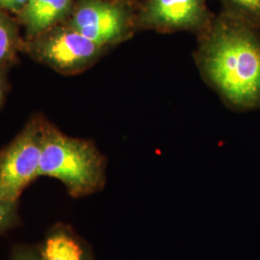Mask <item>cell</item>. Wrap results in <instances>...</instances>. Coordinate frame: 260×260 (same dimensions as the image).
Masks as SVG:
<instances>
[{
  "label": "cell",
  "mask_w": 260,
  "mask_h": 260,
  "mask_svg": "<svg viewBox=\"0 0 260 260\" xmlns=\"http://www.w3.org/2000/svg\"><path fill=\"white\" fill-rule=\"evenodd\" d=\"M19 222V202L0 199V234L16 226Z\"/></svg>",
  "instance_id": "8fae6325"
},
{
  "label": "cell",
  "mask_w": 260,
  "mask_h": 260,
  "mask_svg": "<svg viewBox=\"0 0 260 260\" xmlns=\"http://www.w3.org/2000/svg\"><path fill=\"white\" fill-rule=\"evenodd\" d=\"M7 72L8 71H1L0 72V108L2 107L3 103L5 102L7 92H8Z\"/></svg>",
  "instance_id": "5bb4252c"
},
{
  "label": "cell",
  "mask_w": 260,
  "mask_h": 260,
  "mask_svg": "<svg viewBox=\"0 0 260 260\" xmlns=\"http://www.w3.org/2000/svg\"><path fill=\"white\" fill-rule=\"evenodd\" d=\"M19 26L17 19L0 9V72L8 71L22 51L24 37L20 35Z\"/></svg>",
  "instance_id": "9c48e42d"
},
{
  "label": "cell",
  "mask_w": 260,
  "mask_h": 260,
  "mask_svg": "<svg viewBox=\"0 0 260 260\" xmlns=\"http://www.w3.org/2000/svg\"><path fill=\"white\" fill-rule=\"evenodd\" d=\"M39 252L42 260H93L89 246L64 223L48 231Z\"/></svg>",
  "instance_id": "ba28073f"
},
{
  "label": "cell",
  "mask_w": 260,
  "mask_h": 260,
  "mask_svg": "<svg viewBox=\"0 0 260 260\" xmlns=\"http://www.w3.org/2000/svg\"><path fill=\"white\" fill-rule=\"evenodd\" d=\"M45 119L31 118L0 150V199L19 202L23 190L39 177Z\"/></svg>",
  "instance_id": "5b68a950"
},
{
  "label": "cell",
  "mask_w": 260,
  "mask_h": 260,
  "mask_svg": "<svg viewBox=\"0 0 260 260\" xmlns=\"http://www.w3.org/2000/svg\"><path fill=\"white\" fill-rule=\"evenodd\" d=\"M106 168L93 142L69 136L45 120L39 177L56 178L72 197L83 198L103 190Z\"/></svg>",
  "instance_id": "7a4b0ae2"
},
{
  "label": "cell",
  "mask_w": 260,
  "mask_h": 260,
  "mask_svg": "<svg viewBox=\"0 0 260 260\" xmlns=\"http://www.w3.org/2000/svg\"><path fill=\"white\" fill-rule=\"evenodd\" d=\"M12 260H42L39 250L26 246H18L12 252Z\"/></svg>",
  "instance_id": "7c38bea8"
},
{
  "label": "cell",
  "mask_w": 260,
  "mask_h": 260,
  "mask_svg": "<svg viewBox=\"0 0 260 260\" xmlns=\"http://www.w3.org/2000/svg\"><path fill=\"white\" fill-rule=\"evenodd\" d=\"M109 49L85 37L67 22L37 37L24 40L22 51L59 75H79L92 68Z\"/></svg>",
  "instance_id": "3957f363"
},
{
  "label": "cell",
  "mask_w": 260,
  "mask_h": 260,
  "mask_svg": "<svg viewBox=\"0 0 260 260\" xmlns=\"http://www.w3.org/2000/svg\"><path fill=\"white\" fill-rule=\"evenodd\" d=\"M222 11L260 29V0H219Z\"/></svg>",
  "instance_id": "30bf717a"
},
{
  "label": "cell",
  "mask_w": 260,
  "mask_h": 260,
  "mask_svg": "<svg viewBox=\"0 0 260 260\" xmlns=\"http://www.w3.org/2000/svg\"><path fill=\"white\" fill-rule=\"evenodd\" d=\"M133 1H134V0H133Z\"/></svg>",
  "instance_id": "9a60e30c"
},
{
  "label": "cell",
  "mask_w": 260,
  "mask_h": 260,
  "mask_svg": "<svg viewBox=\"0 0 260 260\" xmlns=\"http://www.w3.org/2000/svg\"><path fill=\"white\" fill-rule=\"evenodd\" d=\"M76 0H28L17 15L24 29V40L37 37L57 24L65 22L75 7Z\"/></svg>",
  "instance_id": "52a82bcc"
},
{
  "label": "cell",
  "mask_w": 260,
  "mask_h": 260,
  "mask_svg": "<svg viewBox=\"0 0 260 260\" xmlns=\"http://www.w3.org/2000/svg\"><path fill=\"white\" fill-rule=\"evenodd\" d=\"M201 75L235 111L260 109V29L220 12L198 35Z\"/></svg>",
  "instance_id": "6da1fadb"
},
{
  "label": "cell",
  "mask_w": 260,
  "mask_h": 260,
  "mask_svg": "<svg viewBox=\"0 0 260 260\" xmlns=\"http://www.w3.org/2000/svg\"><path fill=\"white\" fill-rule=\"evenodd\" d=\"M65 22L109 50L137 32L133 0H76Z\"/></svg>",
  "instance_id": "277c9868"
},
{
  "label": "cell",
  "mask_w": 260,
  "mask_h": 260,
  "mask_svg": "<svg viewBox=\"0 0 260 260\" xmlns=\"http://www.w3.org/2000/svg\"><path fill=\"white\" fill-rule=\"evenodd\" d=\"M136 1V0H134ZM136 28L159 33L187 31L201 34L214 15L206 0H137Z\"/></svg>",
  "instance_id": "8992f818"
},
{
  "label": "cell",
  "mask_w": 260,
  "mask_h": 260,
  "mask_svg": "<svg viewBox=\"0 0 260 260\" xmlns=\"http://www.w3.org/2000/svg\"><path fill=\"white\" fill-rule=\"evenodd\" d=\"M27 2L28 0H0V9L18 15Z\"/></svg>",
  "instance_id": "4fadbf2b"
}]
</instances>
